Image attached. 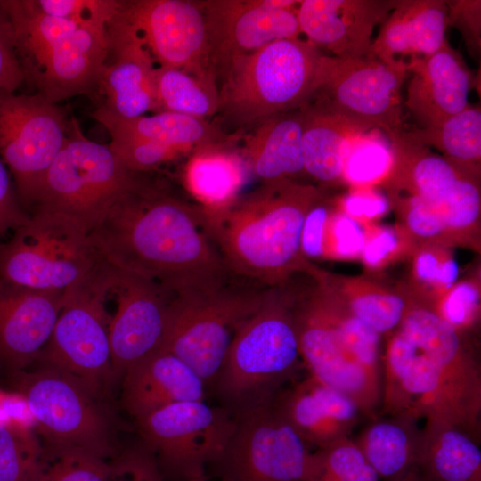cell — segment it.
<instances>
[{
    "label": "cell",
    "mask_w": 481,
    "mask_h": 481,
    "mask_svg": "<svg viewBox=\"0 0 481 481\" xmlns=\"http://www.w3.org/2000/svg\"><path fill=\"white\" fill-rule=\"evenodd\" d=\"M272 405L316 450L349 436L362 415L349 397L309 374L284 387Z\"/></svg>",
    "instance_id": "obj_24"
},
{
    "label": "cell",
    "mask_w": 481,
    "mask_h": 481,
    "mask_svg": "<svg viewBox=\"0 0 481 481\" xmlns=\"http://www.w3.org/2000/svg\"><path fill=\"white\" fill-rule=\"evenodd\" d=\"M183 481H211V480L207 477V475H202V476L188 478Z\"/></svg>",
    "instance_id": "obj_58"
},
{
    "label": "cell",
    "mask_w": 481,
    "mask_h": 481,
    "mask_svg": "<svg viewBox=\"0 0 481 481\" xmlns=\"http://www.w3.org/2000/svg\"><path fill=\"white\" fill-rule=\"evenodd\" d=\"M108 462L107 481H165L155 456L143 443L121 450Z\"/></svg>",
    "instance_id": "obj_47"
},
{
    "label": "cell",
    "mask_w": 481,
    "mask_h": 481,
    "mask_svg": "<svg viewBox=\"0 0 481 481\" xmlns=\"http://www.w3.org/2000/svg\"><path fill=\"white\" fill-rule=\"evenodd\" d=\"M109 462L78 447L42 441L37 481H107Z\"/></svg>",
    "instance_id": "obj_39"
},
{
    "label": "cell",
    "mask_w": 481,
    "mask_h": 481,
    "mask_svg": "<svg viewBox=\"0 0 481 481\" xmlns=\"http://www.w3.org/2000/svg\"><path fill=\"white\" fill-rule=\"evenodd\" d=\"M141 174L128 170L109 144L89 140L71 117L66 141L49 167L29 214H62L89 232Z\"/></svg>",
    "instance_id": "obj_8"
},
{
    "label": "cell",
    "mask_w": 481,
    "mask_h": 481,
    "mask_svg": "<svg viewBox=\"0 0 481 481\" xmlns=\"http://www.w3.org/2000/svg\"><path fill=\"white\" fill-rule=\"evenodd\" d=\"M407 415H378L360 432L355 442L386 481H400L417 470L422 428Z\"/></svg>",
    "instance_id": "obj_33"
},
{
    "label": "cell",
    "mask_w": 481,
    "mask_h": 481,
    "mask_svg": "<svg viewBox=\"0 0 481 481\" xmlns=\"http://www.w3.org/2000/svg\"><path fill=\"white\" fill-rule=\"evenodd\" d=\"M429 362L436 381V419L480 440L481 366L468 335L444 322L427 303L413 299L397 327Z\"/></svg>",
    "instance_id": "obj_10"
},
{
    "label": "cell",
    "mask_w": 481,
    "mask_h": 481,
    "mask_svg": "<svg viewBox=\"0 0 481 481\" xmlns=\"http://www.w3.org/2000/svg\"><path fill=\"white\" fill-rule=\"evenodd\" d=\"M91 116L108 130L111 140L151 141L173 148L182 155L230 139L208 120L173 112L119 118L98 107Z\"/></svg>",
    "instance_id": "obj_32"
},
{
    "label": "cell",
    "mask_w": 481,
    "mask_h": 481,
    "mask_svg": "<svg viewBox=\"0 0 481 481\" xmlns=\"http://www.w3.org/2000/svg\"><path fill=\"white\" fill-rule=\"evenodd\" d=\"M88 231L62 214L35 211L0 242V280L67 292L91 280L105 262Z\"/></svg>",
    "instance_id": "obj_6"
},
{
    "label": "cell",
    "mask_w": 481,
    "mask_h": 481,
    "mask_svg": "<svg viewBox=\"0 0 481 481\" xmlns=\"http://www.w3.org/2000/svg\"><path fill=\"white\" fill-rule=\"evenodd\" d=\"M233 277L207 292L175 294L160 349L179 357L214 384L238 328L259 307L267 287Z\"/></svg>",
    "instance_id": "obj_7"
},
{
    "label": "cell",
    "mask_w": 481,
    "mask_h": 481,
    "mask_svg": "<svg viewBox=\"0 0 481 481\" xmlns=\"http://www.w3.org/2000/svg\"><path fill=\"white\" fill-rule=\"evenodd\" d=\"M228 145L226 140L193 151L183 168L184 187L208 214L230 207L246 181L245 159Z\"/></svg>",
    "instance_id": "obj_31"
},
{
    "label": "cell",
    "mask_w": 481,
    "mask_h": 481,
    "mask_svg": "<svg viewBox=\"0 0 481 481\" xmlns=\"http://www.w3.org/2000/svg\"><path fill=\"white\" fill-rule=\"evenodd\" d=\"M293 0H203L209 60L217 79L236 57L301 34Z\"/></svg>",
    "instance_id": "obj_19"
},
{
    "label": "cell",
    "mask_w": 481,
    "mask_h": 481,
    "mask_svg": "<svg viewBox=\"0 0 481 481\" xmlns=\"http://www.w3.org/2000/svg\"><path fill=\"white\" fill-rule=\"evenodd\" d=\"M400 481H428L417 470L411 472Z\"/></svg>",
    "instance_id": "obj_56"
},
{
    "label": "cell",
    "mask_w": 481,
    "mask_h": 481,
    "mask_svg": "<svg viewBox=\"0 0 481 481\" xmlns=\"http://www.w3.org/2000/svg\"><path fill=\"white\" fill-rule=\"evenodd\" d=\"M444 0H398L373 39L372 54L387 64L407 65L430 55L446 42Z\"/></svg>",
    "instance_id": "obj_28"
},
{
    "label": "cell",
    "mask_w": 481,
    "mask_h": 481,
    "mask_svg": "<svg viewBox=\"0 0 481 481\" xmlns=\"http://www.w3.org/2000/svg\"><path fill=\"white\" fill-rule=\"evenodd\" d=\"M120 382L123 408L135 420L173 404L206 400L208 391L193 369L164 349L129 367Z\"/></svg>",
    "instance_id": "obj_26"
},
{
    "label": "cell",
    "mask_w": 481,
    "mask_h": 481,
    "mask_svg": "<svg viewBox=\"0 0 481 481\" xmlns=\"http://www.w3.org/2000/svg\"><path fill=\"white\" fill-rule=\"evenodd\" d=\"M428 305L456 330L468 335L480 317L479 286L474 280L455 282Z\"/></svg>",
    "instance_id": "obj_42"
},
{
    "label": "cell",
    "mask_w": 481,
    "mask_h": 481,
    "mask_svg": "<svg viewBox=\"0 0 481 481\" xmlns=\"http://www.w3.org/2000/svg\"><path fill=\"white\" fill-rule=\"evenodd\" d=\"M33 366L4 374L9 390L25 400L37 435L107 461L115 457L121 450L116 441L115 420L104 400L66 375Z\"/></svg>",
    "instance_id": "obj_9"
},
{
    "label": "cell",
    "mask_w": 481,
    "mask_h": 481,
    "mask_svg": "<svg viewBox=\"0 0 481 481\" xmlns=\"http://www.w3.org/2000/svg\"><path fill=\"white\" fill-rule=\"evenodd\" d=\"M302 147L306 175L324 186L343 183V167L352 142L369 126L312 98L302 107Z\"/></svg>",
    "instance_id": "obj_29"
},
{
    "label": "cell",
    "mask_w": 481,
    "mask_h": 481,
    "mask_svg": "<svg viewBox=\"0 0 481 481\" xmlns=\"http://www.w3.org/2000/svg\"><path fill=\"white\" fill-rule=\"evenodd\" d=\"M317 474H325L340 481H379L355 440L344 436L314 452ZM316 478V477H315Z\"/></svg>",
    "instance_id": "obj_41"
},
{
    "label": "cell",
    "mask_w": 481,
    "mask_h": 481,
    "mask_svg": "<svg viewBox=\"0 0 481 481\" xmlns=\"http://www.w3.org/2000/svg\"><path fill=\"white\" fill-rule=\"evenodd\" d=\"M323 197L320 187L295 180L262 183L220 212L203 210L206 230L233 275L282 285L311 265L301 252L302 228Z\"/></svg>",
    "instance_id": "obj_2"
},
{
    "label": "cell",
    "mask_w": 481,
    "mask_h": 481,
    "mask_svg": "<svg viewBox=\"0 0 481 481\" xmlns=\"http://www.w3.org/2000/svg\"><path fill=\"white\" fill-rule=\"evenodd\" d=\"M100 270L85 284L65 292L53 332L31 366L66 375L104 400L115 380L109 337L110 315Z\"/></svg>",
    "instance_id": "obj_11"
},
{
    "label": "cell",
    "mask_w": 481,
    "mask_h": 481,
    "mask_svg": "<svg viewBox=\"0 0 481 481\" xmlns=\"http://www.w3.org/2000/svg\"><path fill=\"white\" fill-rule=\"evenodd\" d=\"M436 208L447 234L470 232L480 216L479 175L462 179L452 195Z\"/></svg>",
    "instance_id": "obj_43"
},
{
    "label": "cell",
    "mask_w": 481,
    "mask_h": 481,
    "mask_svg": "<svg viewBox=\"0 0 481 481\" xmlns=\"http://www.w3.org/2000/svg\"><path fill=\"white\" fill-rule=\"evenodd\" d=\"M331 211L323 197L307 212L301 233V252L306 260L325 257L326 234Z\"/></svg>",
    "instance_id": "obj_52"
},
{
    "label": "cell",
    "mask_w": 481,
    "mask_h": 481,
    "mask_svg": "<svg viewBox=\"0 0 481 481\" xmlns=\"http://www.w3.org/2000/svg\"><path fill=\"white\" fill-rule=\"evenodd\" d=\"M141 174L88 232L107 262L175 294L207 292L228 282L208 236L203 209Z\"/></svg>",
    "instance_id": "obj_1"
},
{
    "label": "cell",
    "mask_w": 481,
    "mask_h": 481,
    "mask_svg": "<svg viewBox=\"0 0 481 481\" xmlns=\"http://www.w3.org/2000/svg\"><path fill=\"white\" fill-rule=\"evenodd\" d=\"M100 281L115 308L110 313L109 337L116 383L129 367L160 349L175 293L107 261L101 268Z\"/></svg>",
    "instance_id": "obj_17"
},
{
    "label": "cell",
    "mask_w": 481,
    "mask_h": 481,
    "mask_svg": "<svg viewBox=\"0 0 481 481\" xmlns=\"http://www.w3.org/2000/svg\"><path fill=\"white\" fill-rule=\"evenodd\" d=\"M445 3L447 27H454L460 31L468 51L477 58L481 48V1L452 0Z\"/></svg>",
    "instance_id": "obj_50"
},
{
    "label": "cell",
    "mask_w": 481,
    "mask_h": 481,
    "mask_svg": "<svg viewBox=\"0 0 481 481\" xmlns=\"http://www.w3.org/2000/svg\"><path fill=\"white\" fill-rule=\"evenodd\" d=\"M315 481H340V480L334 478L332 477H330L328 475H325V474H318L316 476Z\"/></svg>",
    "instance_id": "obj_57"
},
{
    "label": "cell",
    "mask_w": 481,
    "mask_h": 481,
    "mask_svg": "<svg viewBox=\"0 0 481 481\" xmlns=\"http://www.w3.org/2000/svg\"><path fill=\"white\" fill-rule=\"evenodd\" d=\"M393 198L400 207L406 232L414 238L432 241L447 234L436 206L414 195Z\"/></svg>",
    "instance_id": "obj_49"
},
{
    "label": "cell",
    "mask_w": 481,
    "mask_h": 481,
    "mask_svg": "<svg viewBox=\"0 0 481 481\" xmlns=\"http://www.w3.org/2000/svg\"><path fill=\"white\" fill-rule=\"evenodd\" d=\"M392 165L388 136L379 129H371L352 142L343 167V183L353 188L374 186L387 179Z\"/></svg>",
    "instance_id": "obj_38"
},
{
    "label": "cell",
    "mask_w": 481,
    "mask_h": 481,
    "mask_svg": "<svg viewBox=\"0 0 481 481\" xmlns=\"http://www.w3.org/2000/svg\"><path fill=\"white\" fill-rule=\"evenodd\" d=\"M398 0H302L297 7L301 33L337 57L371 55L372 34Z\"/></svg>",
    "instance_id": "obj_22"
},
{
    "label": "cell",
    "mask_w": 481,
    "mask_h": 481,
    "mask_svg": "<svg viewBox=\"0 0 481 481\" xmlns=\"http://www.w3.org/2000/svg\"><path fill=\"white\" fill-rule=\"evenodd\" d=\"M157 112H173L200 119L218 112L216 82L175 68L156 67Z\"/></svg>",
    "instance_id": "obj_36"
},
{
    "label": "cell",
    "mask_w": 481,
    "mask_h": 481,
    "mask_svg": "<svg viewBox=\"0 0 481 481\" xmlns=\"http://www.w3.org/2000/svg\"><path fill=\"white\" fill-rule=\"evenodd\" d=\"M323 54L298 37L234 58L218 78L217 114L228 125L241 127L303 107L317 89Z\"/></svg>",
    "instance_id": "obj_5"
},
{
    "label": "cell",
    "mask_w": 481,
    "mask_h": 481,
    "mask_svg": "<svg viewBox=\"0 0 481 481\" xmlns=\"http://www.w3.org/2000/svg\"><path fill=\"white\" fill-rule=\"evenodd\" d=\"M29 217L20 201L10 172L0 159V242L8 232L24 225Z\"/></svg>",
    "instance_id": "obj_53"
},
{
    "label": "cell",
    "mask_w": 481,
    "mask_h": 481,
    "mask_svg": "<svg viewBox=\"0 0 481 481\" xmlns=\"http://www.w3.org/2000/svg\"><path fill=\"white\" fill-rule=\"evenodd\" d=\"M42 441L34 428L0 427V481H37Z\"/></svg>",
    "instance_id": "obj_40"
},
{
    "label": "cell",
    "mask_w": 481,
    "mask_h": 481,
    "mask_svg": "<svg viewBox=\"0 0 481 481\" xmlns=\"http://www.w3.org/2000/svg\"><path fill=\"white\" fill-rule=\"evenodd\" d=\"M120 10L159 67L217 82L210 65L201 1L122 0Z\"/></svg>",
    "instance_id": "obj_18"
},
{
    "label": "cell",
    "mask_w": 481,
    "mask_h": 481,
    "mask_svg": "<svg viewBox=\"0 0 481 481\" xmlns=\"http://www.w3.org/2000/svg\"><path fill=\"white\" fill-rule=\"evenodd\" d=\"M398 414L436 419L437 391L429 362L413 340L396 328L388 335L381 357L379 415Z\"/></svg>",
    "instance_id": "obj_25"
},
{
    "label": "cell",
    "mask_w": 481,
    "mask_h": 481,
    "mask_svg": "<svg viewBox=\"0 0 481 481\" xmlns=\"http://www.w3.org/2000/svg\"><path fill=\"white\" fill-rule=\"evenodd\" d=\"M458 274L455 258L442 246L422 247L413 257V279L437 297L456 282Z\"/></svg>",
    "instance_id": "obj_44"
},
{
    "label": "cell",
    "mask_w": 481,
    "mask_h": 481,
    "mask_svg": "<svg viewBox=\"0 0 481 481\" xmlns=\"http://www.w3.org/2000/svg\"><path fill=\"white\" fill-rule=\"evenodd\" d=\"M143 444L165 477L177 481L206 475L220 460L232 436L236 417L203 401L173 404L135 420Z\"/></svg>",
    "instance_id": "obj_12"
},
{
    "label": "cell",
    "mask_w": 481,
    "mask_h": 481,
    "mask_svg": "<svg viewBox=\"0 0 481 481\" xmlns=\"http://www.w3.org/2000/svg\"><path fill=\"white\" fill-rule=\"evenodd\" d=\"M44 15L70 21L107 26L118 13L121 0H29Z\"/></svg>",
    "instance_id": "obj_45"
},
{
    "label": "cell",
    "mask_w": 481,
    "mask_h": 481,
    "mask_svg": "<svg viewBox=\"0 0 481 481\" xmlns=\"http://www.w3.org/2000/svg\"><path fill=\"white\" fill-rule=\"evenodd\" d=\"M313 271L357 318L380 336L389 335L399 326L413 299L365 279L335 276L315 266Z\"/></svg>",
    "instance_id": "obj_35"
},
{
    "label": "cell",
    "mask_w": 481,
    "mask_h": 481,
    "mask_svg": "<svg viewBox=\"0 0 481 481\" xmlns=\"http://www.w3.org/2000/svg\"><path fill=\"white\" fill-rule=\"evenodd\" d=\"M69 124L66 111L58 103L37 94L0 91V159L29 214L66 141Z\"/></svg>",
    "instance_id": "obj_14"
},
{
    "label": "cell",
    "mask_w": 481,
    "mask_h": 481,
    "mask_svg": "<svg viewBox=\"0 0 481 481\" xmlns=\"http://www.w3.org/2000/svg\"><path fill=\"white\" fill-rule=\"evenodd\" d=\"M407 77L406 65L387 64L373 54H323L312 98L387 135L404 127L402 88Z\"/></svg>",
    "instance_id": "obj_15"
},
{
    "label": "cell",
    "mask_w": 481,
    "mask_h": 481,
    "mask_svg": "<svg viewBox=\"0 0 481 481\" xmlns=\"http://www.w3.org/2000/svg\"><path fill=\"white\" fill-rule=\"evenodd\" d=\"M120 9L121 5L107 28V55L100 83L103 103L99 108L119 118H135L157 111L156 67Z\"/></svg>",
    "instance_id": "obj_20"
},
{
    "label": "cell",
    "mask_w": 481,
    "mask_h": 481,
    "mask_svg": "<svg viewBox=\"0 0 481 481\" xmlns=\"http://www.w3.org/2000/svg\"><path fill=\"white\" fill-rule=\"evenodd\" d=\"M64 294L0 280V370L4 373L36 362L53 332Z\"/></svg>",
    "instance_id": "obj_21"
},
{
    "label": "cell",
    "mask_w": 481,
    "mask_h": 481,
    "mask_svg": "<svg viewBox=\"0 0 481 481\" xmlns=\"http://www.w3.org/2000/svg\"><path fill=\"white\" fill-rule=\"evenodd\" d=\"M417 471L428 481H481L480 440L452 424L428 419Z\"/></svg>",
    "instance_id": "obj_34"
},
{
    "label": "cell",
    "mask_w": 481,
    "mask_h": 481,
    "mask_svg": "<svg viewBox=\"0 0 481 481\" xmlns=\"http://www.w3.org/2000/svg\"><path fill=\"white\" fill-rule=\"evenodd\" d=\"M25 82L47 101L100 95L107 55V26L39 13L29 0H0Z\"/></svg>",
    "instance_id": "obj_3"
},
{
    "label": "cell",
    "mask_w": 481,
    "mask_h": 481,
    "mask_svg": "<svg viewBox=\"0 0 481 481\" xmlns=\"http://www.w3.org/2000/svg\"><path fill=\"white\" fill-rule=\"evenodd\" d=\"M304 366L293 318V292L267 287L259 307L237 330L211 388L234 417L272 403Z\"/></svg>",
    "instance_id": "obj_4"
},
{
    "label": "cell",
    "mask_w": 481,
    "mask_h": 481,
    "mask_svg": "<svg viewBox=\"0 0 481 481\" xmlns=\"http://www.w3.org/2000/svg\"><path fill=\"white\" fill-rule=\"evenodd\" d=\"M404 130L412 140L428 148H436L444 157L465 165L480 167V106L469 104L461 111L433 126Z\"/></svg>",
    "instance_id": "obj_37"
},
{
    "label": "cell",
    "mask_w": 481,
    "mask_h": 481,
    "mask_svg": "<svg viewBox=\"0 0 481 481\" xmlns=\"http://www.w3.org/2000/svg\"><path fill=\"white\" fill-rule=\"evenodd\" d=\"M388 208V200L373 186L353 188L338 205V210L365 225L383 216Z\"/></svg>",
    "instance_id": "obj_51"
},
{
    "label": "cell",
    "mask_w": 481,
    "mask_h": 481,
    "mask_svg": "<svg viewBox=\"0 0 481 481\" xmlns=\"http://www.w3.org/2000/svg\"><path fill=\"white\" fill-rule=\"evenodd\" d=\"M25 83L9 23L0 13V91L15 93Z\"/></svg>",
    "instance_id": "obj_54"
},
{
    "label": "cell",
    "mask_w": 481,
    "mask_h": 481,
    "mask_svg": "<svg viewBox=\"0 0 481 481\" xmlns=\"http://www.w3.org/2000/svg\"><path fill=\"white\" fill-rule=\"evenodd\" d=\"M314 285L293 292V318L299 351L309 375L349 397L362 415L378 416L381 381L372 377L350 353Z\"/></svg>",
    "instance_id": "obj_16"
},
{
    "label": "cell",
    "mask_w": 481,
    "mask_h": 481,
    "mask_svg": "<svg viewBox=\"0 0 481 481\" xmlns=\"http://www.w3.org/2000/svg\"><path fill=\"white\" fill-rule=\"evenodd\" d=\"M23 426L34 428L35 421L23 397L0 389V427Z\"/></svg>",
    "instance_id": "obj_55"
},
{
    "label": "cell",
    "mask_w": 481,
    "mask_h": 481,
    "mask_svg": "<svg viewBox=\"0 0 481 481\" xmlns=\"http://www.w3.org/2000/svg\"><path fill=\"white\" fill-rule=\"evenodd\" d=\"M302 107L256 123L244 141L242 155L262 183L294 180L305 173Z\"/></svg>",
    "instance_id": "obj_30"
},
{
    "label": "cell",
    "mask_w": 481,
    "mask_h": 481,
    "mask_svg": "<svg viewBox=\"0 0 481 481\" xmlns=\"http://www.w3.org/2000/svg\"><path fill=\"white\" fill-rule=\"evenodd\" d=\"M220 481H314L311 448L272 403L236 417L227 447L213 464Z\"/></svg>",
    "instance_id": "obj_13"
},
{
    "label": "cell",
    "mask_w": 481,
    "mask_h": 481,
    "mask_svg": "<svg viewBox=\"0 0 481 481\" xmlns=\"http://www.w3.org/2000/svg\"><path fill=\"white\" fill-rule=\"evenodd\" d=\"M365 235V224L339 210H332L327 228L325 257L343 260L360 257Z\"/></svg>",
    "instance_id": "obj_46"
},
{
    "label": "cell",
    "mask_w": 481,
    "mask_h": 481,
    "mask_svg": "<svg viewBox=\"0 0 481 481\" xmlns=\"http://www.w3.org/2000/svg\"><path fill=\"white\" fill-rule=\"evenodd\" d=\"M406 232L392 226L366 225L360 256L366 268L378 270L394 261L406 249Z\"/></svg>",
    "instance_id": "obj_48"
},
{
    "label": "cell",
    "mask_w": 481,
    "mask_h": 481,
    "mask_svg": "<svg viewBox=\"0 0 481 481\" xmlns=\"http://www.w3.org/2000/svg\"><path fill=\"white\" fill-rule=\"evenodd\" d=\"M387 136L393 165L383 183L392 193L404 190L408 195L418 196L437 207L452 195L462 179L479 175L480 167L465 165L433 153L428 146L412 140L404 127Z\"/></svg>",
    "instance_id": "obj_27"
},
{
    "label": "cell",
    "mask_w": 481,
    "mask_h": 481,
    "mask_svg": "<svg viewBox=\"0 0 481 481\" xmlns=\"http://www.w3.org/2000/svg\"><path fill=\"white\" fill-rule=\"evenodd\" d=\"M404 106L426 128L465 109L473 76L461 54L446 42L438 51L409 61Z\"/></svg>",
    "instance_id": "obj_23"
}]
</instances>
